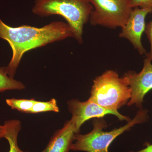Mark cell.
<instances>
[{
    "label": "cell",
    "instance_id": "3",
    "mask_svg": "<svg viewBox=\"0 0 152 152\" xmlns=\"http://www.w3.org/2000/svg\"><path fill=\"white\" fill-rule=\"evenodd\" d=\"M148 113L146 109H140L134 118L128 122L126 124L110 132L103 131V129L107 126L104 120L99 118L94 120V129L91 132L86 134H75L71 150L75 151L109 152V147L117 137L135 125L146 122L149 118Z\"/></svg>",
    "mask_w": 152,
    "mask_h": 152
},
{
    "label": "cell",
    "instance_id": "14",
    "mask_svg": "<svg viewBox=\"0 0 152 152\" xmlns=\"http://www.w3.org/2000/svg\"><path fill=\"white\" fill-rule=\"evenodd\" d=\"M131 7L132 8H152V0H130Z\"/></svg>",
    "mask_w": 152,
    "mask_h": 152
},
{
    "label": "cell",
    "instance_id": "7",
    "mask_svg": "<svg viewBox=\"0 0 152 152\" xmlns=\"http://www.w3.org/2000/svg\"><path fill=\"white\" fill-rule=\"evenodd\" d=\"M124 76L127 80L131 89V97L127 105H134L140 110L143 109L144 97L152 89V60L146 57L140 73L129 71Z\"/></svg>",
    "mask_w": 152,
    "mask_h": 152
},
{
    "label": "cell",
    "instance_id": "5",
    "mask_svg": "<svg viewBox=\"0 0 152 152\" xmlns=\"http://www.w3.org/2000/svg\"><path fill=\"white\" fill-rule=\"evenodd\" d=\"M88 1L93 7L89 20L92 26L121 28L127 21L133 10L130 0Z\"/></svg>",
    "mask_w": 152,
    "mask_h": 152
},
{
    "label": "cell",
    "instance_id": "12",
    "mask_svg": "<svg viewBox=\"0 0 152 152\" xmlns=\"http://www.w3.org/2000/svg\"><path fill=\"white\" fill-rule=\"evenodd\" d=\"M36 101L34 98L31 99L12 98L7 99L6 102L7 104L12 110H16L22 113H29Z\"/></svg>",
    "mask_w": 152,
    "mask_h": 152
},
{
    "label": "cell",
    "instance_id": "8",
    "mask_svg": "<svg viewBox=\"0 0 152 152\" xmlns=\"http://www.w3.org/2000/svg\"><path fill=\"white\" fill-rule=\"evenodd\" d=\"M152 12V8H133L127 21L121 28V31L119 35L120 37L129 41L140 55L147 54L146 50L142 44L141 38L145 30L146 17Z\"/></svg>",
    "mask_w": 152,
    "mask_h": 152
},
{
    "label": "cell",
    "instance_id": "4",
    "mask_svg": "<svg viewBox=\"0 0 152 152\" xmlns=\"http://www.w3.org/2000/svg\"><path fill=\"white\" fill-rule=\"evenodd\" d=\"M131 89L126 78L116 72L107 70L94 80L89 99L107 110L118 112L128 103Z\"/></svg>",
    "mask_w": 152,
    "mask_h": 152
},
{
    "label": "cell",
    "instance_id": "1",
    "mask_svg": "<svg viewBox=\"0 0 152 152\" xmlns=\"http://www.w3.org/2000/svg\"><path fill=\"white\" fill-rule=\"evenodd\" d=\"M70 37H74L72 30L64 22H52L40 28L28 25L13 27L0 18V38L8 42L12 51V58L6 67L8 75L12 78L25 53Z\"/></svg>",
    "mask_w": 152,
    "mask_h": 152
},
{
    "label": "cell",
    "instance_id": "6",
    "mask_svg": "<svg viewBox=\"0 0 152 152\" xmlns=\"http://www.w3.org/2000/svg\"><path fill=\"white\" fill-rule=\"evenodd\" d=\"M69 111L72 114L71 119L75 124L77 133L79 134L80 128L84 123L91 118H102L107 115L115 116L121 121L127 122L130 118L123 115L118 112L107 110L88 99L80 102L77 99H72L67 102Z\"/></svg>",
    "mask_w": 152,
    "mask_h": 152
},
{
    "label": "cell",
    "instance_id": "16",
    "mask_svg": "<svg viewBox=\"0 0 152 152\" xmlns=\"http://www.w3.org/2000/svg\"><path fill=\"white\" fill-rule=\"evenodd\" d=\"M126 152H152V144H147L146 147L145 148L140 150V151H131Z\"/></svg>",
    "mask_w": 152,
    "mask_h": 152
},
{
    "label": "cell",
    "instance_id": "2",
    "mask_svg": "<svg viewBox=\"0 0 152 152\" xmlns=\"http://www.w3.org/2000/svg\"><path fill=\"white\" fill-rule=\"evenodd\" d=\"M93 10L88 0H35L32 12L41 17H62L72 30L74 38L81 44L84 27Z\"/></svg>",
    "mask_w": 152,
    "mask_h": 152
},
{
    "label": "cell",
    "instance_id": "9",
    "mask_svg": "<svg viewBox=\"0 0 152 152\" xmlns=\"http://www.w3.org/2000/svg\"><path fill=\"white\" fill-rule=\"evenodd\" d=\"M78 134L72 120L65 123L62 129L55 133L46 148L40 152H69Z\"/></svg>",
    "mask_w": 152,
    "mask_h": 152
},
{
    "label": "cell",
    "instance_id": "13",
    "mask_svg": "<svg viewBox=\"0 0 152 152\" xmlns=\"http://www.w3.org/2000/svg\"><path fill=\"white\" fill-rule=\"evenodd\" d=\"M48 112H59L57 101L54 98L48 102L36 101L29 113L37 114Z\"/></svg>",
    "mask_w": 152,
    "mask_h": 152
},
{
    "label": "cell",
    "instance_id": "11",
    "mask_svg": "<svg viewBox=\"0 0 152 152\" xmlns=\"http://www.w3.org/2000/svg\"><path fill=\"white\" fill-rule=\"evenodd\" d=\"M25 88V85L23 83L9 76L6 67H0V92L8 90H22Z\"/></svg>",
    "mask_w": 152,
    "mask_h": 152
},
{
    "label": "cell",
    "instance_id": "10",
    "mask_svg": "<svg viewBox=\"0 0 152 152\" xmlns=\"http://www.w3.org/2000/svg\"><path fill=\"white\" fill-rule=\"evenodd\" d=\"M21 129V122L18 120L6 121L2 125V138L8 141L10 145L9 152H29L23 151L19 148L18 138Z\"/></svg>",
    "mask_w": 152,
    "mask_h": 152
},
{
    "label": "cell",
    "instance_id": "15",
    "mask_svg": "<svg viewBox=\"0 0 152 152\" xmlns=\"http://www.w3.org/2000/svg\"><path fill=\"white\" fill-rule=\"evenodd\" d=\"M145 32L151 44V51L149 53H147L146 55V57L149 58L152 61V20L148 23L146 26Z\"/></svg>",
    "mask_w": 152,
    "mask_h": 152
}]
</instances>
